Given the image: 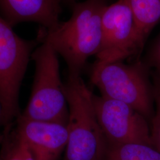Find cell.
<instances>
[{
    "mask_svg": "<svg viewBox=\"0 0 160 160\" xmlns=\"http://www.w3.org/2000/svg\"><path fill=\"white\" fill-rule=\"evenodd\" d=\"M69 19L50 28L41 27L38 42L48 43L63 58L68 74H81L88 59L96 55L102 42V20L106 0L75 2Z\"/></svg>",
    "mask_w": 160,
    "mask_h": 160,
    "instance_id": "obj_1",
    "label": "cell"
},
{
    "mask_svg": "<svg viewBox=\"0 0 160 160\" xmlns=\"http://www.w3.org/2000/svg\"><path fill=\"white\" fill-rule=\"evenodd\" d=\"M63 86L68 107L63 160H105L109 143L97 118L94 95L80 75L68 74Z\"/></svg>",
    "mask_w": 160,
    "mask_h": 160,
    "instance_id": "obj_2",
    "label": "cell"
},
{
    "mask_svg": "<svg viewBox=\"0 0 160 160\" xmlns=\"http://www.w3.org/2000/svg\"><path fill=\"white\" fill-rule=\"evenodd\" d=\"M91 80L102 96L126 103L147 119L152 118L153 89L146 63L96 62L92 68Z\"/></svg>",
    "mask_w": 160,
    "mask_h": 160,
    "instance_id": "obj_3",
    "label": "cell"
},
{
    "mask_svg": "<svg viewBox=\"0 0 160 160\" xmlns=\"http://www.w3.org/2000/svg\"><path fill=\"white\" fill-rule=\"evenodd\" d=\"M40 43L32 54L35 63L34 82L29 103L22 115L67 125L68 107L60 77L58 55L48 43Z\"/></svg>",
    "mask_w": 160,
    "mask_h": 160,
    "instance_id": "obj_4",
    "label": "cell"
},
{
    "mask_svg": "<svg viewBox=\"0 0 160 160\" xmlns=\"http://www.w3.org/2000/svg\"><path fill=\"white\" fill-rule=\"evenodd\" d=\"M0 15V104L4 124L18 116V93L38 40L18 36Z\"/></svg>",
    "mask_w": 160,
    "mask_h": 160,
    "instance_id": "obj_5",
    "label": "cell"
},
{
    "mask_svg": "<svg viewBox=\"0 0 160 160\" xmlns=\"http://www.w3.org/2000/svg\"><path fill=\"white\" fill-rule=\"evenodd\" d=\"M143 46L125 0H118L108 5L102 16V42L96 55L97 62L123 61L139 55Z\"/></svg>",
    "mask_w": 160,
    "mask_h": 160,
    "instance_id": "obj_6",
    "label": "cell"
},
{
    "mask_svg": "<svg viewBox=\"0 0 160 160\" xmlns=\"http://www.w3.org/2000/svg\"><path fill=\"white\" fill-rule=\"evenodd\" d=\"M97 118L109 145H152L148 119L126 103L94 95Z\"/></svg>",
    "mask_w": 160,
    "mask_h": 160,
    "instance_id": "obj_7",
    "label": "cell"
},
{
    "mask_svg": "<svg viewBox=\"0 0 160 160\" xmlns=\"http://www.w3.org/2000/svg\"><path fill=\"white\" fill-rule=\"evenodd\" d=\"M15 137L28 147L36 160H58L66 148L68 133L67 125L20 114Z\"/></svg>",
    "mask_w": 160,
    "mask_h": 160,
    "instance_id": "obj_8",
    "label": "cell"
},
{
    "mask_svg": "<svg viewBox=\"0 0 160 160\" xmlns=\"http://www.w3.org/2000/svg\"><path fill=\"white\" fill-rule=\"evenodd\" d=\"M60 4V0H0V15L12 27L33 22L48 29L59 22Z\"/></svg>",
    "mask_w": 160,
    "mask_h": 160,
    "instance_id": "obj_9",
    "label": "cell"
},
{
    "mask_svg": "<svg viewBox=\"0 0 160 160\" xmlns=\"http://www.w3.org/2000/svg\"><path fill=\"white\" fill-rule=\"evenodd\" d=\"M134 17L138 33L145 45L160 20V0H125Z\"/></svg>",
    "mask_w": 160,
    "mask_h": 160,
    "instance_id": "obj_10",
    "label": "cell"
},
{
    "mask_svg": "<svg viewBox=\"0 0 160 160\" xmlns=\"http://www.w3.org/2000/svg\"><path fill=\"white\" fill-rule=\"evenodd\" d=\"M105 160H160V152L147 143L111 145Z\"/></svg>",
    "mask_w": 160,
    "mask_h": 160,
    "instance_id": "obj_11",
    "label": "cell"
},
{
    "mask_svg": "<svg viewBox=\"0 0 160 160\" xmlns=\"http://www.w3.org/2000/svg\"><path fill=\"white\" fill-rule=\"evenodd\" d=\"M152 89L156 109L151 119V138L153 146L160 152V75L156 73L154 75Z\"/></svg>",
    "mask_w": 160,
    "mask_h": 160,
    "instance_id": "obj_12",
    "label": "cell"
},
{
    "mask_svg": "<svg viewBox=\"0 0 160 160\" xmlns=\"http://www.w3.org/2000/svg\"><path fill=\"white\" fill-rule=\"evenodd\" d=\"M1 160H36L28 147L15 137L13 142L4 149Z\"/></svg>",
    "mask_w": 160,
    "mask_h": 160,
    "instance_id": "obj_13",
    "label": "cell"
},
{
    "mask_svg": "<svg viewBox=\"0 0 160 160\" xmlns=\"http://www.w3.org/2000/svg\"><path fill=\"white\" fill-rule=\"evenodd\" d=\"M146 64L149 67H153L155 72L160 75V32L151 45L149 51Z\"/></svg>",
    "mask_w": 160,
    "mask_h": 160,
    "instance_id": "obj_14",
    "label": "cell"
},
{
    "mask_svg": "<svg viewBox=\"0 0 160 160\" xmlns=\"http://www.w3.org/2000/svg\"><path fill=\"white\" fill-rule=\"evenodd\" d=\"M61 2L62 1H63L65 2H67V3H69L71 4H73L74 3H75V0H60Z\"/></svg>",
    "mask_w": 160,
    "mask_h": 160,
    "instance_id": "obj_15",
    "label": "cell"
},
{
    "mask_svg": "<svg viewBox=\"0 0 160 160\" xmlns=\"http://www.w3.org/2000/svg\"><path fill=\"white\" fill-rule=\"evenodd\" d=\"M2 137L0 135V142H1V141H2Z\"/></svg>",
    "mask_w": 160,
    "mask_h": 160,
    "instance_id": "obj_16",
    "label": "cell"
},
{
    "mask_svg": "<svg viewBox=\"0 0 160 160\" xmlns=\"http://www.w3.org/2000/svg\"><path fill=\"white\" fill-rule=\"evenodd\" d=\"M0 160H1V157H0Z\"/></svg>",
    "mask_w": 160,
    "mask_h": 160,
    "instance_id": "obj_17",
    "label": "cell"
}]
</instances>
